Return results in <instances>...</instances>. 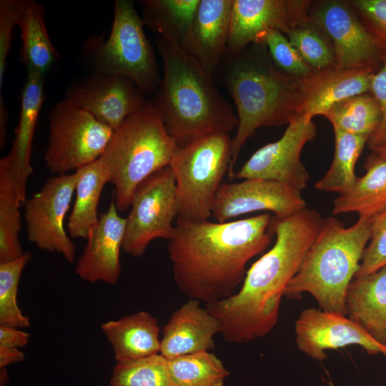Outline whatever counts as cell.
Instances as JSON below:
<instances>
[{
	"instance_id": "44dd1931",
	"label": "cell",
	"mask_w": 386,
	"mask_h": 386,
	"mask_svg": "<svg viewBox=\"0 0 386 386\" xmlns=\"http://www.w3.org/2000/svg\"><path fill=\"white\" fill-rule=\"evenodd\" d=\"M220 333L218 320L197 300H188L174 310L162 330L160 352L167 360L214 347V337Z\"/></svg>"
},
{
	"instance_id": "d590c367",
	"label": "cell",
	"mask_w": 386,
	"mask_h": 386,
	"mask_svg": "<svg viewBox=\"0 0 386 386\" xmlns=\"http://www.w3.org/2000/svg\"><path fill=\"white\" fill-rule=\"evenodd\" d=\"M260 42L265 45L274 66L289 77L300 79L314 72L291 44L287 36L281 31L276 30L268 31Z\"/></svg>"
},
{
	"instance_id": "4fadbf2b",
	"label": "cell",
	"mask_w": 386,
	"mask_h": 386,
	"mask_svg": "<svg viewBox=\"0 0 386 386\" xmlns=\"http://www.w3.org/2000/svg\"><path fill=\"white\" fill-rule=\"evenodd\" d=\"M310 21L332 42L335 67L375 71L383 54L377 41L347 2L325 1L310 7Z\"/></svg>"
},
{
	"instance_id": "4316f807",
	"label": "cell",
	"mask_w": 386,
	"mask_h": 386,
	"mask_svg": "<svg viewBox=\"0 0 386 386\" xmlns=\"http://www.w3.org/2000/svg\"><path fill=\"white\" fill-rule=\"evenodd\" d=\"M76 171V197L67 227L71 237L86 239L99 220L98 203L109 177L99 158Z\"/></svg>"
},
{
	"instance_id": "ac0fdd59",
	"label": "cell",
	"mask_w": 386,
	"mask_h": 386,
	"mask_svg": "<svg viewBox=\"0 0 386 386\" xmlns=\"http://www.w3.org/2000/svg\"><path fill=\"white\" fill-rule=\"evenodd\" d=\"M375 72L370 69L332 66L297 79L296 114L312 119L317 115L324 116L337 102L370 93Z\"/></svg>"
},
{
	"instance_id": "7c38bea8",
	"label": "cell",
	"mask_w": 386,
	"mask_h": 386,
	"mask_svg": "<svg viewBox=\"0 0 386 386\" xmlns=\"http://www.w3.org/2000/svg\"><path fill=\"white\" fill-rule=\"evenodd\" d=\"M316 134L312 119L297 115L282 136L254 152L234 177L275 181L302 192L307 186L310 175L300 159L301 152Z\"/></svg>"
},
{
	"instance_id": "4dcf8cb0",
	"label": "cell",
	"mask_w": 386,
	"mask_h": 386,
	"mask_svg": "<svg viewBox=\"0 0 386 386\" xmlns=\"http://www.w3.org/2000/svg\"><path fill=\"white\" fill-rule=\"evenodd\" d=\"M21 205L11 174L0 161V263L14 260L24 253L19 239Z\"/></svg>"
},
{
	"instance_id": "60d3db41",
	"label": "cell",
	"mask_w": 386,
	"mask_h": 386,
	"mask_svg": "<svg viewBox=\"0 0 386 386\" xmlns=\"http://www.w3.org/2000/svg\"><path fill=\"white\" fill-rule=\"evenodd\" d=\"M30 335L20 328L0 325V347L20 349L25 347Z\"/></svg>"
},
{
	"instance_id": "2e32d148",
	"label": "cell",
	"mask_w": 386,
	"mask_h": 386,
	"mask_svg": "<svg viewBox=\"0 0 386 386\" xmlns=\"http://www.w3.org/2000/svg\"><path fill=\"white\" fill-rule=\"evenodd\" d=\"M301 192L275 181L246 179L222 184L215 195L212 216L218 222L257 211H270L279 219L306 208Z\"/></svg>"
},
{
	"instance_id": "d6a6232c",
	"label": "cell",
	"mask_w": 386,
	"mask_h": 386,
	"mask_svg": "<svg viewBox=\"0 0 386 386\" xmlns=\"http://www.w3.org/2000/svg\"><path fill=\"white\" fill-rule=\"evenodd\" d=\"M111 386H177L167 360L157 354L128 362H117L110 378Z\"/></svg>"
},
{
	"instance_id": "d6986e66",
	"label": "cell",
	"mask_w": 386,
	"mask_h": 386,
	"mask_svg": "<svg viewBox=\"0 0 386 386\" xmlns=\"http://www.w3.org/2000/svg\"><path fill=\"white\" fill-rule=\"evenodd\" d=\"M118 212L113 197L107 211L100 214L90 230L75 267V273L81 279L108 284L118 282L121 274L119 255L126 226V218L120 217Z\"/></svg>"
},
{
	"instance_id": "8992f818",
	"label": "cell",
	"mask_w": 386,
	"mask_h": 386,
	"mask_svg": "<svg viewBox=\"0 0 386 386\" xmlns=\"http://www.w3.org/2000/svg\"><path fill=\"white\" fill-rule=\"evenodd\" d=\"M178 147L150 100L114 130L99 159L114 187L119 212L131 206L144 179L169 166Z\"/></svg>"
},
{
	"instance_id": "ee69618b",
	"label": "cell",
	"mask_w": 386,
	"mask_h": 386,
	"mask_svg": "<svg viewBox=\"0 0 386 386\" xmlns=\"http://www.w3.org/2000/svg\"><path fill=\"white\" fill-rule=\"evenodd\" d=\"M377 155H378L379 157L386 159V151L381 153V154H377Z\"/></svg>"
},
{
	"instance_id": "f6af8a7d",
	"label": "cell",
	"mask_w": 386,
	"mask_h": 386,
	"mask_svg": "<svg viewBox=\"0 0 386 386\" xmlns=\"http://www.w3.org/2000/svg\"><path fill=\"white\" fill-rule=\"evenodd\" d=\"M330 386H335L332 382H330Z\"/></svg>"
},
{
	"instance_id": "9a60e30c",
	"label": "cell",
	"mask_w": 386,
	"mask_h": 386,
	"mask_svg": "<svg viewBox=\"0 0 386 386\" xmlns=\"http://www.w3.org/2000/svg\"><path fill=\"white\" fill-rule=\"evenodd\" d=\"M311 4L310 1L232 0L227 52L260 42L269 31L287 34L310 19Z\"/></svg>"
},
{
	"instance_id": "e0dca14e",
	"label": "cell",
	"mask_w": 386,
	"mask_h": 386,
	"mask_svg": "<svg viewBox=\"0 0 386 386\" xmlns=\"http://www.w3.org/2000/svg\"><path fill=\"white\" fill-rule=\"evenodd\" d=\"M295 332L298 349L312 359L322 362L325 352L348 345H359L368 355L382 354L386 357V347L369 335L347 315L307 308L295 321Z\"/></svg>"
},
{
	"instance_id": "ba28073f",
	"label": "cell",
	"mask_w": 386,
	"mask_h": 386,
	"mask_svg": "<svg viewBox=\"0 0 386 386\" xmlns=\"http://www.w3.org/2000/svg\"><path fill=\"white\" fill-rule=\"evenodd\" d=\"M232 138L212 134L178 147L169 164L176 182L178 217L206 221L232 161Z\"/></svg>"
},
{
	"instance_id": "ab89813d",
	"label": "cell",
	"mask_w": 386,
	"mask_h": 386,
	"mask_svg": "<svg viewBox=\"0 0 386 386\" xmlns=\"http://www.w3.org/2000/svg\"><path fill=\"white\" fill-rule=\"evenodd\" d=\"M22 0L0 1V94L2 89L6 60L9 54L13 31L18 26Z\"/></svg>"
},
{
	"instance_id": "603a6c76",
	"label": "cell",
	"mask_w": 386,
	"mask_h": 386,
	"mask_svg": "<svg viewBox=\"0 0 386 386\" xmlns=\"http://www.w3.org/2000/svg\"><path fill=\"white\" fill-rule=\"evenodd\" d=\"M346 315L386 347V266L355 277L345 299Z\"/></svg>"
},
{
	"instance_id": "5b68a950",
	"label": "cell",
	"mask_w": 386,
	"mask_h": 386,
	"mask_svg": "<svg viewBox=\"0 0 386 386\" xmlns=\"http://www.w3.org/2000/svg\"><path fill=\"white\" fill-rule=\"evenodd\" d=\"M370 238V218L359 217L348 227L335 217L325 219L284 296L297 298L307 292L322 310L346 315L347 291Z\"/></svg>"
},
{
	"instance_id": "9c48e42d",
	"label": "cell",
	"mask_w": 386,
	"mask_h": 386,
	"mask_svg": "<svg viewBox=\"0 0 386 386\" xmlns=\"http://www.w3.org/2000/svg\"><path fill=\"white\" fill-rule=\"evenodd\" d=\"M49 139L44 154L48 169L66 174L103 154L114 130L74 102L64 99L49 113Z\"/></svg>"
},
{
	"instance_id": "e575fe53",
	"label": "cell",
	"mask_w": 386,
	"mask_h": 386,
	"mask_svg": "<svg viewBox=\"0 0 386 386\" xmlns=\"http://www.w3.org/2000/svg\"><path fill=\"white\" fill-rule=\"evenodd\" d=\"M286 35L302 59L314 71L335 66L332 44L310 19L292 28Z\"/></svg>"
},
{
	"instance_id": "277c9868",
	"label": "cell",
	"mask_w": 386,
	"mask_h": 386,
	"mask_svg": "<svg viewBox=\"0 0 386 386\" xmlns=\"http://www.w3.org/2000/svg\"><path fill=\"white\" fill-rule=\"evenodd\" d=\"M214 77L232 99L238 119L228 172L232 179L241 149L259 128L288 124L297 116V79L274 66L262 42L227 52Z\"/></svg>"
},
{
	"instance_id": "7402d4cb",
	"label": "cell",
	"mask_w": 386,
	"mask_h": 386,
	"mask_svg": "<svg viewBox=\"0 0 386 386\" xmlns=\"http://www.w3.org/2000/svg\"><path fill=\"white\" fill-rule=\"evenodd\" d=\"M45 79L26 74L20 98L19 122L10 152L0 161L9 168L21 204H24L26 183L33 173L31 164L35 128L44 99Z\"/></svg>"
},
{
	"instance_id": "d4e9b609",
	"label": "cell",
	"mask_w": 386,
	"mask_h": 386,
	"mask_svg": "<svg viewBox=\"0 0 386 386\" xmlns=\"http://www.w3.org/2000/svg\"><path fill=\"white\" fill-rule=\"evenodd\" d=\"M44 9L34 0H22L18 26L22 44L19 59L27 74L44 79L59 59V53L48 34Z\"/></svg>"
},
{
	"instance_id": "7bdbcfd3",
	"label": "cell",
	"mask_w": 386,
	"mask_h": 386,
	"mask_svg": "<svg viewBox=\"0 0 386 386\" xmlns=\"http://www.w3.org/2000/svg\"><path fill=\"white\" fill-rule=\"evenodd\" d=\"M9 111L1 94H0V148H4L6 140V126Z\"/></svg>"
},
{
	"instance_id": "74e56055",
	"label": "cell",
	"mask_w": 386,
	"mask_h": 386,
	"mask_svg": "<svg viewBox=\"0 0 386 386\" xmlns=\"http://www.w3.org/2000/svg\"><path fill=\"white\" fill-rule=\"evenodd\" d=\"M348 3L375 38L382 54L386 53V0H354Z\"/></svg>"
},
{
	"instance_id": "ffe728a7",
	"label": "cell",
	"mask_w": 386,
	"mask_h": 386,
	"mask_svg": "<svg viewBox=\"0 0 386 386\" xmlns=\"http://www.w3.org/2000/svg\"><path fill=\"white\" fill-rule=\"evenodd\" d=\"M232 0H200L192 26L180 44L214 76L228 51Z\"/></svg>"
},
{
	"instance_id": "484cf974",
	"label": "cell",
	"mask_w": 386,
	"mask_h": 386,
	"mask_svg": "<svg viewBox=\"0 0 386 386\" xmlns=\"http://www.w3.org/2000/svg\"><path fill=\"white\" fill-rule=\"evenodd\" d=\"M365 167V174L334 200V214L356 212L359 217L370 218L386 208V159L374 154Z\"/></svg>"
},
{
	"instance_id": "1f68e13d",
	"label": "cell",
	"mask_w": 386,
	"mask_h": 386,
	"mask_svg": "<svg viewBox=\"0 0 386 386\" xmlns=\"http://www.w3.org/2000/svg\"><path fill=\"white\" fill-rule=\"evenodd\" d=\"M177 386H224L229 375L222 360L209 351L167 360Z\"/></svg>"
},
{
	"instance_id": "30bf717a",
	"label": "cell",
	"mask_w": 386,
	"mask_h": 386,
	"mask_svg": "<svg viewBox=\"0 0 386 386\" xmlns=\"http://www.w3.org/2000/svg\"><path fill=\"white\" fill-rule=\"evenodd\" d=\"M178 215L175 177L168 166L150 175L136 189L126 218L122 249L137 257L152 240H169Z\"/></svg>"
},
{
	"instance_id": "83f0119b",
	"label": "cell",
	"mask_w": 386,
	"mask_h": 386,
	"mask_svg": "<svg viewBox=\"0 0 386 386\" xmlns=\"http://www.w3.org/2000/svg\"><path fill=\"white\" fill-rule=\"evenodd\" d=\"M139 3L144 26L180 45L192 26L200 0H142Z\"/></svg>"
},
{
	"instance_id": "b9f144b4",
	"label": "cell",
	"mask_w": 386,
	"mask_h": 386,
	"mask_svg": "<svg viewBox=\"0 0 386 386\" xmlns=\"http://www.w3.org/2000/svg\"><path fill=\"white\" fill-rule=\"evenodd\" d=\"M24 355L20 349L0 347V368L23 361Z\"/></svg>"
},
{
	"instance_id": "f35d334b",
	"label": "cell",
	"mask_w": 386,
	"mask_h": 386,
	"mask_svg": "<svg viewBox=\"0 0 386 386\" xmlns=\"http://www.w3.org/2000/svg\"><path fill=\"white\" fill-rule=\"evenodd\" d=\"M370 94L380 106L381 120L367 144L374 154H380L386 151V53L383 54L382 66L373 74Z\"/></svg>"
},
{
	"instance_id": "6da1fadb",
	"label": "cell",
	"mask_w": 386,
	"mask_h": 386,
	"mask_svg": "<svg viewBox=\"0 0 386 386\" xmlns=\"http://www.w3.org/2000/svg\"><path fill=\"white\" fill-rule=\"evenodd\" d=\"M272 219L269 213L224 222L177 217L167 252L181 292L205 304L237 292L247 262L271 242Z\"/></svg>"
},
{
	"instance_id": "8fae6325",
	"label": "cell",
	"mask_w": 386,
	"mask_h": 386,
	"mask_svg": "<svg viewBox=\"0 0 386 386\" xmlns=\"http://www.w3.org/2000/svg\"><path fill=\"white\" fill-rule=\"evenodd\" d=\"M79 174H61L48 179L39 192L24 203L29 240L39 249L75 261V246L64 227V219L75 192Z\"/></svg>"
},
{
	"instance_id": "8d00e7d4",
	"label": "cell",
	"mask_w": 386,
	"mask_h": 386,
	"mask_svg": "<svg viewBox=\"0 0 386 386\" xmlns=\"http://www.w3.org/2000/svg\"><path fill=\"white\" fill-rule=\"evenodd\" d=\"M370 219V238L355 277L368 275L386 266V208Z\"/></svg>"
},
{
	"instance_id": "836d02e7",
	"label": "cell",
	"mask_w": 386,
	"mask_h": 386,
	"mask_svg": "<svg viewBox=\"0 0 386 386\" xmlns=\"http://www.w3.org/2000/svg\"><path fill=\"white\" fill-rule=\"evenodd\" d=\"M25 252L19 258L0 263V325L26 328L29 319L17 304V292L21 273L31 259Z\"/></svg>"
},
{
	"instance_id": "5bb4252c",
	"label": "cell",
	"mask_w": 386,
	"mask_h": 386,
	"mask_svg": "<svg viewBox=\"0 0 386 386\" xmlns=\"http://www.w3.org/2000/svg\"><path fill=\"white\" fill-rule=\"evenodd\" d=\"M146 96L127 77L94 73L73 80L64 91V99L113 130L146 104Z\"/></svg>"
},
{
	"instance_id": "52a82bcc",
	"label": "cell",
	"mask_w": 386,
	"mask_h": 386,
	"mask_svg": "<svg viewBox=\"0 0 386 386\" xmlns=\"http://www.w3.org/2000/svg\"><path fill=\"white\" fill-rule=\"evenodd\" d=\"M142 16L130 0H116L107 38L89 36L81 48L91 73L120 75L131 79L146 96H153L162 76Z\"/></svg>"
},
{
	"instance_id": "f546056e",
	"label": "cell",
	"mask_w": 386,
	"mask_h": 386,
	"mask_svg": "<svg viewBox=\"0 0 386 386\" xmlns=\"http://www.w3.org/2000/svg\"><path fill=\"white\" fill-rule=\"evenodd\" d=\"M334 129L370 137L381 120L380 106L370 93L345 99L334 104L324 115Z\"/></svg>"
},
{
	"instance_id": "f1b7e54d",
	"label": "cell",
	"mask_w": 386,
	"mask_h": 386,
	"mask_svg": "<svg viewBox=\"0 0 386 386\" xmlns=\"http://www.w3.org/2000/svg\"><path fill=\"white\" fill-rule=\"evenodd\" d=\"M334 132L335 147L332 162L315 187L321 191L342 194L352 188L357 178L355 172V164L369 137L339 129H334Z\"/></svg>"
},
{
	"instance_id": "7a4b0ae2",
	"label": "cell",
	"mask_w": 386,
	"mask_h": 386,
	"mask_svg": "<svg viewBox=\"0 0 386 386\" xmlns=\"http://www.w3.org/2000/svg\"><path fill=\"white\" fill-rule=\"evenodd\" d=\"M324 219L307 207L284 219L272 216L276 236L272 247L247 270L233 295L205 304L229 343H245L269 334L275 327L282 297L317 237Z\"/></svg>"
},
{
	"instance_id": "3957f363",
	"label": "cell",
	"mask_w": 386,
	"mask_h": 386,
	"mask_svg": "<svg viewBox=\"0 0 386 386\" xmlns=\"http://www.w3.org/2000/svg\"><path fill=\"white\" fill-rule=\"evenodd\" d=\"M156 46L163 74L150 101L177 146L237 129L236 112L219 91L214 76L177 42L157 35Z\"/></svg>"
},
{
	"instance_id": "cb8c5ba5",
	"label": "cell",
	"mask_w": 386,
	"mask_h": 386,
	"mask_svg": "<svg viewBox=\"0 0 386 386\" xmlns=\"http://www.w3.org/2000/svg\"><path fill=\"white\" fill-rule=\"evenodd\" d=\"M112 347L117 362H128L159 354V327L157 319L139 311L101 325Z\"/></svg>"
}]
</instances>
